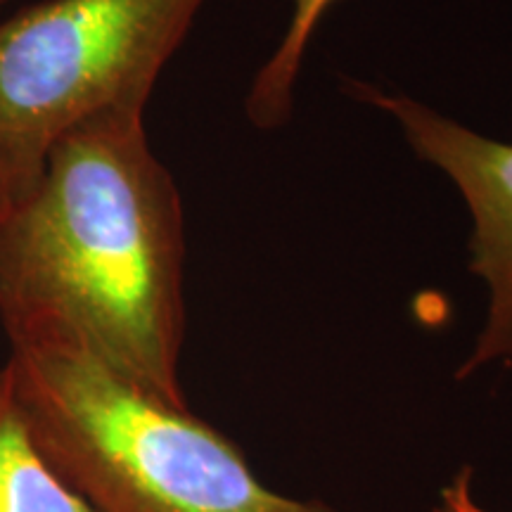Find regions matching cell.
Here are the masks:
<instances>
[{
  "label": "cell",
  "instance_id": "5b68a950",
  "mask_svg": "<svg viewBox=\"0 0 512 512\" xmlns=\"http://www.w3.org/2000/svg\"><path fill=\"white\" fill-rule=\"evenodd\" d=\"M0 512H91L38 451L8 366H0Z\"/></svg>",
  "mask_w": 512,
  "mask_h": 512
},
{
  "label": "cell",
  "instance_id": "8992f818",
  "mask_svg": "<svg viewBox=\"0 0 512 512\" xmlns=\"http://www.w3.org/2000/svg\"><path fill=\"white\" fill-rule=\"evenodd\" d=\"M335 0H294L290 27H287L283 41L275 48L264 67L254 76L249 86L245 110L247 117L256 128H278L290 117L294 105V86L302 72V62L309 48L313 31H316L320 17L328 12Z\"/></svg>",
  "mask_w": 512,
  "mask_h": 512
},
{
  "label": "cell",
  "instance_id": "52a82bcc",
  "mask_svg": "<svg viewBox=\"0 0 512 512\" xmlns=\"http://www.w3.org/2000/svg\"><path fill=\"white\" fill-rule=\"evenodd\" d=\"M430 512H496L479 501L475 494V470L458 467L453 477L441 486Z\"/></svg>",
  "mask_w": 512,
  "mask_h": 512
},
{
  "label": "cell",
  "instance_id": "7a4b0ae2",
  "mask_svg": "<svg viewBox=\"0 0 512 512\" xmlns=\"http://www.w3.org/2000/svg\"><path fill=\"white\" fill-rule=\"evenodd\" d=\"M38 451L91 512H337L256 477L245 451L69 344L5 361Z\"/></svg>",
  "mask_w": 512,
  "mask_h": 512
},
{
  "label": "cell",
  "instance_id": "277c9868",
  "mask_svg": "<svg viewBox=\"0 0 512 512\" xmlns=\"http://www.w3.org/2000/svg\"><path fill=\"white\" fill-rule=\"evenodd\" d=\"M349 93L387 112L415 155L451 178L472 214L470 271L484 280L489 309L458 380L491 363L512 366V143L486 138L408 95L354 81Z\"/></svg>",
  "mask_w": 512,
  "mask_h": 512
},
{
  "label": "cell",
  "instance_id": "6da1fadb",
  "mask_svg": "<svg viewBox=\"0 0 512 512\" xmlns=\"http://www.w3.org/2000/svg\"><path fill=\"white\" fill-rule=\"evenodd\" d=\"M185 221L145 110L62 136L34 185L0 209V325L10 347L69 344L159 399L188 406Z\"/></svg>",
  "mask_w": 512,
  "mask_h": 512
},
{
  "label": "cell",
  "instance_id": "ba28073f",
  "mask_svg": "<svg viewBox=\"0 0 512 512\" xmlns=\"http://www.w3.org/2000/svg\"><path fill=\"white\" fill-rule=\"evenodd\" d=\"M8 3H10V0H0V10H3Z\"/></svg>",
  "mask_w": 512,
  "mask_h": 512
},
{
  "label": "cell",
  "instance_id": "3957f363",
  "mask_svg": "<svg viewBox=\"0 0 512 512\" xmlns=\"http://www.w3.org/2000/svg\"><path fill=\"white\" fill-rule=\"evenodd\" d=\"M207 0H43L0 19V209L53 145L110 110H145Z\"/></svg>",
  "mask_w": 512,
  "mask_h": 512
}]
</instances>
